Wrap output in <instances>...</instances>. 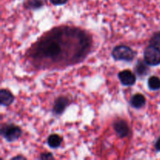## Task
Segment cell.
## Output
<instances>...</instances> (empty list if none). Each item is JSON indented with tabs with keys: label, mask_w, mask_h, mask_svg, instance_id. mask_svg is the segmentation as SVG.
<instances>
[{
	"label": "cell",
	"mask_w": 160,
	"mask_h": 160,
	"mask_svg": "<svg viewBox=\"0 0 160 160\" xmlns=\"http://www.w3.org/2000/svg\"><path fill=\"white\" fill-rule=\"evenodd\" d=\"M112 56L116 60L131 62L135 57V52L127 45H119L113 48Z\"/></svg>",
	"instance_id": "obj_1"
},
{
	"label": "cell",
	"mask_w": 160,
	"mask_h": 160,
	"mask_svg": "<svg viewBox=\"0 0 160 160\" xmlns=\"http://www.w3.org/2000/svg\"><path fill=\"white\" fill-rule=\"evenodd\" d=\"M144 59L148 66H157L160 64V48L150 45L144 52Z\"/></svg>",
	"instance_id": "obj_2"
},
{
	"label": "cell",
	"mask_w": 160,
	"mask_h": 160,
	"mask_svg": "<svg viewBox=\"0 0 160 160\" xmlns=\"http://www.w3.org/2000/svg\"><path fill=\"white\" fill-rule=\"evenodd\" d=\"M1 134L8 142H12L17 141L22 135L20 128L14 124H4L2 126Z\"/></svg>",
	"instance_id": "obj_3"
},
{
	"label": "cell",
	"mask_w": 160,
	"mask_h": 160,
	"mask_svg": "<svg viewBox=\"0 0 160 160\" xmlns=\"http://www.w3.org/2000/svg\"><path fill=\"white\" fill-rule=\"evenodd\" d=\"M118 78L121 84L124 86H132L136 82L135 74L129 70H125L120 72Z\"/></svg>",
	"instance_id": "obj_4"
},
{
	"label": "cell",
	"mask_w": 160,
	"mask_h": 160,
	"mask_svg": "<svg viewBox=\"0 0 160 160\" xmlns=\"http://www.w3.org/2000/svg\"><path fill=\"white\" fill-rule=\"evenodd\" d=\"M69 100L66 97H59L55 100L52 112L55 115H61L68 106Z\"/></svg>",
	"instance_id": "obj_5"
},
{
	"label": "cell",
	"mask_w": 160,
	"mask_h": 160,
	"mask_svg": "<svg viewBox=\"0 0 160 160\" xmlns=\"http://www.w3.org/2000/svg\"><path fill=\"white\" fill-rule=\"evenodd\" d=\"M114 130L120 138H125L130 134V128L128 123L123 120H119L114 123Z\"/></svg>",
	"instance_id": "obj_6"
},
{
	"label": "cell",
	"mask_w": 160,
	"mask_h": 160,
	"mask_svg": "<svg viewBox=\"0 0 160 160\" xmlns=\"http://www.w3.org/2000/svg\"><path fill=\"white\" fill-rule=\"evenodd\" d=\"M14 96L12 94L6 89H2L0 91V103L3 106H9L12 103Z\"/></svg>",
	"instance_id": "obj_7"
},
{
	"label": "cell",
	"mask_w": 160,
	"mask_h": 160,
	"mask_svg": "<svg viewBox=\"0 0 160 160\" xmlns=\"http://www.w3.org/2000/svg\"><path fill=\"white\" fill-rule=\"evenodd\" d=\"M146 102L145 97L140 93H137L133 95L130 99V104L135 109H141L145 106Z\"/></svg>",
	"instance_id": "obj_8"
},
{
	"label": "cell",
	"mask_w": 160,
	"mask_h": 160,
	"mask_svg": "<svg viewBox=\"0 0 160 160\" xmlns=\"http://www.w3.org/2000/svg\"><path fill=\"white\" fill-rule=\"evenodd\" d=\"M134 71L139 77H143L148 74L149 68L145 61L143 62V61L139 60L134 67Z\"/></svg>",
	"instance_id": "obj_9"
},
{
	"label": "cell",
	"mask_w": 160,
	"mask_h": 160,
	"mask_svg": "<svg viewBox=\"0 0 160 160\" xmlns=\"http://www.w3.org/2000/svg\"><path fill=\"white\" fill-rule=\"evenodd\" d=\"M48 145L50 148H59L62 144V138L59 135L56 134H51L49 137L48 138Z\"/></svg>",
	"instance_id": "obj_10"
},
{
	"label": "cell",
	"mask_w": 160,
	"mask_h": 160,
	"mask_svg": "<svg viewBox=\"0 0 160 160\" xmlns=\"http://www.w3.org/2000/svg\"><path fill=\"white\" fill-rule=\"evenodd\" d=\"M148 85L149 89L152 91H157L160 89V79L156 76L150 77L148 81Z\"/></svg>",
	"instance_id": "obj_11"
},
{
	"label": "cell",
	"mask_w": 160,
	"mask_h": 160,
	"mask_svg": "<svg viewBox=\"0 0 160 160\" xmlns=\"http://www.w3.org/2000/svg\"><path fill=\"white\" fill-rule=\"evenodd\" d=\"M42 5V0H28L26 6L28 9H38Z\"/></svg>",
	"instance_id": "obj_12"
},
{
	"label": "cell",
	"mask_w": 160,
	"mask_h": 160,
	"mask_svg": "<svg viewBox=\"0 0 160 160\" xmlns=\"http://www.w3.org/2000/svg\"><path fill=\"white\" fill-rule=\"evenodd\" d=\"M150 45H154V46L160 47V32H156L153 34L150 40Z\"/></svg>",
	"instance_id": "obj_13"
},
{
	"label": "cell",
	"mask_w": 160,
	"mask_h": 160,
	"mask_svg": "<svg viewBox=\"0 0 160 160\" xmlns=\"http://www.w3.org/2000/svg\"><path fill=\"white\" fill-rule=\"evenodd\" d=\"M53 5L56 6H61V5H64L65 3L67 2L68 0H49Z\"/></svg>",
	"instance_id": "obj_14"
},
{
	"label": "cell",
	"mask_w": 160,
	"mask_h": 160,
	"mask_svg": "<svg viewBox=\"0 0 160 160\" xmlns=\"http://www.w3.org/2000/svg\"><path fill=\"white\" fill-rule=\"evenodd\" d=\"M41 159H50V158H52V155L51 154V153H46V154H42V156H41Z\"/></svg>",
	"instance_id": "obj_15"
},
{
	"label": "cell",
	"mask_w": 160,
	"mask_h": 160,
	"mask_svg": "<svg viewBox=\"0 0 160 160\" xmlns=\"http://www.w3.org/2000/svg\"><path fill=\"white\" fill-rule=\"evenodd\" d=\"M155 148L157 151L160 152V138L157 139V141L156 142V144H155Z\"/></svg>",
	"instance_id": "obj_16"
}]
</instances>
